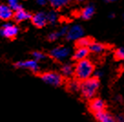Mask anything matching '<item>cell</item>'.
<instances>
[{"label": "cell", "instance_id": "cell-7", "mask_svg": "<svg viewBox=\"0 0 124 122\" xmlns=\"http://www.w3.org/2000/svg\"><path fill=\"white\" fill-rule=\"evenodd\" d=\"M32 24L36 26L37 28H43L46 26L47 23V17H46V13L44 12H38L35 15L32 16L31 19Z\"/></svg>", "mask_w": 124, "mask_h": 122}, {"label": "cell", "instance_id": "cell-26", "mask_svg": "<svg viewBox=\"0 0 124 122\" xmlns=\"http://www.w3.org/2000/svg\"><path fill=\"white\" fill-rule=\"evenodd\" d=\"M117 122H124V116L123 115H118L116 117Z\"/></svg>", "mask_w": 124, "mask_h": 122}, {"label": "cell", "instance_id": "cell-14", "mask_svg": "<svg viewBox=\"0 0 124 122\" xmlns=\"http://www.w3.org/2000/svg\"><path fill=\"white\" fill-rule=\"evenodd\" d=\"M14 19H16V21L17 22H22L25 20H27L28 19H32V16L30 14L27 12L24 9H20L18 11H16L14 15Z\"/></svg>", "mask_w": 124, "mask_h": 122}, {"label": "cell", "instance_id": "cell-21", "mask_svg": "<svg viewBox=\"0 0 124 122\" xmlns=\"http://www.w3.org/2000/svg\"><path fill=\"white\" fill-rule=\"evenodd\" d=\"M8 7L11 8L13 11H18L20 9H23L22 8V6L19 4V2L18 1H16V0H9L8 1Z\"/></svg>", "mask_w": 124, "mask_h": 122}, {"label": "cell", "instance_id": "cell-18", "mask_svg": "<svg viewBox=\"0 0 124 122\" xmlns=\"http://www.w3.org/2000/svg\"><path fill=\"white\" fill-rule=\"evenodd\" d=\"M93 41L90 39V38L88 37H82L80 39L77 40L78 48H89V45L92 43Z\"/></svg>", "mask_w": 124, "mask_h": 122}, {"label": "cell", "instance_id": "cell-9", "mask_svg": "<svg viewBox=\"0 0 124 122\" xmlns=\"http://www.w3.org/2000/svg\"><path fill=\"white\" fill-rule=\"evenodd\" d=\"M89 108H90V110L92 111L94 114H97V113L104 111L105 103L101 98H94L90 101Z\"/></svg>", "mask_w": 124, "mask_h": 122}, {"label": "cell", "instance_id": "cell-8", "mask_svg": "<svg viewBox=\"0 0 124 122\" xmlns=\"http://www.w3.org/2000/svg\"><path fill=\"white\" fill-rule=\"evenodd\" d=\"M16 68H22V69H28L30 71L37 73L39 71V66L38 62L35 60H28V61H23V62H17L15 63Z\"/></svg>", "mask_w": 124, "mask_h": 122}, {"label": "cell", "instance_id": "cell-12", "mask_svg": "<svg viewBox=\"0 0 124 122\" xmlns=\"http://www.w3.org/2000/svg\"><path fill=\"white\" fill-rule=\"evenodd\" d=\"M89 48H78L77 50H76V51L74 52L73 59L78 61V62L86 60L88 55H89Z\"/></svg>", "mask_w": 124, "mask_h": 122}, {"label": "cell", "instance_id": "cell-1", "mask_svg": "<svg viewBox=\"0 0 124 122\" xmlns=\"http://www.w3.org/2000/svg\"><path fill=\"white\" fill-rule=\"evenodd\" d=\"M94 72H95V68L92 62L89 61V59H86L78 62L75 66L74 74L78 80L83 82L85 80L91 78V75L94 74Z\"/></svg>", "mask_w": 124, "mask_h": 122}, {"label": "cell", "instance_id": "cell-2", "mask_svg": "<svg viewBox=\"0 0 124 122\" xmlns=\"http://www.w3.org/2000/svg\"><path fill=\"white\" fill-rule=\"evenodd\" d=\"M100 87V81L95 77L85 80L80 84V93L86 99H91L95 96Z\"/></svg>", "mask_w": 124, "mask_h": 122}, {"label": "cell", "instance_id": "cell-28", "mask_svg": "<svg viewBox=\"0 0 124 122\" xmlns=\"http://www.w3.org/2000/svg\"><path fill=\"white\" fill-rule=\"evenodd\" d=\"M113 16H114V14H110V15H109V18H113Z\"/></svg>", "mask_w": 124, "mask_h": 122}, {"label": "cell", "instance_id": "cell-13", "mask_svg": "<svg viewBox=\"0 0 124 122\" xmlns=\"http://www.w3.org/2000/svg\"><path fill=\"white\" fill-rule=\"evenodd\" d=\"M95 13V8L93 5H88L80 12V18L83 19H89Z\"/></svg>", "mask_w": 124, "mask_h": 122}, {"label": "cell", "instance_id": "cell-24", "mask_svg": "<svg viewBox=\"0 0 124 122\" xmlns=\"http://www.w3.org/2000/svg\"><path fill=\"white\" fill-rule=\"evenodd\" d=\"M59 37H61V36H60V34H59V32L58 30V31H54L52 32V33H50L49 35L47 36V39H48V40H50V41H54L56 39H58Z\"/></svg>", "mask_w": 124, "mask_h": 122}, {"label": "cell", "instance_id": "cell-19", "mask_svg": "<svg viewBox=\"0 0 124 122\" xmlns=\"http://www.w3.org/2000/svg\"><path fill=\"white\" fill-rule=\"evenodd\" d=\"M46 17H47V23H50L52 25H54L58 21V13L55 10H50L48 13H46Z\"/></svg>", "mask_w": 124, "mask_h": 122}, {"label": "cell", "instance_id": "cell-3", "mask_svg": "<svg viewBox=\"0 0 124 122\" xmlns=\"http://www.w3.org/2000/svg\"><path fill=\"white\" fill-rule=\"evenodd\" d=\"M43 82L53 86H59L63 83V76L56 72H46L41 75Z\"/></svg>", "mask_w": 124, "mask_h": 122}, {"label": "cell", "instance_id": "cell-29", "mask_svg": "<svg viewBox=\"0 0 124 122\" xmlns=\"http://www.w3.org/2000/svg\"><path fill=\"white\" fill-rule=\"evenodd\" d=\"M123 19H124V15H123Z\"/></svg>", "mask_w": 124, "mask_h": 122}, {"label": "cell", "instance_id": "cell-5", "mask_svg": "<svg viewBox=\"0 0 124 122\" xmlns=\"http://www.w3.org/2000/svg\"><path fill=\"white\" fill-rule=\"evenodd\" d=\"M70 54V49L65 46H59V47L54 48L53 50H51L49 52V55L55 60L61 61V60L66 59L67 57H69Z\"/></svg>", "mask_w": 124, "mask_h": 122}, {"label": "cell", "instance_id": "cell-25", "mask_svg": "<svg viewBox=\"0 0 124 122\" xmlns=\"http://www.w3.org/2000/svg\"><path fill=\"white\" fill-rule=\"evenodd\" d=\"M102 76V72L101 71V70H97V71L94 72V77L95 78L99 79L100 77H101Z\"/></svg>", "mask_w": 124, "mask_h": 122}, {"label": "cell", "instance_id": "cell-10", "mask_svg": "<svg viewBox=\"0 0 124 122\" xmlns=\"http://www.w3.org/2000/svg\"><path fill=\"white\" fill-rule=\"evenodd\" d=\"M95 118L98 122H117L116 118H114L112 115L105 110L95 114Z\"/></svg>", "mask_w": 124, "mask_h": 122}, {"label": "cell", "instance_id": "cell-6", "mask_svg": "<svg viewBox=\"0 0 124 122\" xmlns=\"http://www.w3.org/2000/svg\"><path fill=\"white\" fill-rule=\"evenodd\" d=\"M83 33H84L83 28L79 25H74L69 28L66 39L68 40H78L83 37Z\"/></svg>", "mask_w": 124, "mask_h": 122}, {"label": "cell", "instance_id": "cell-20", "mask_svg": "<svg viewBox=\"0 0 124 122\" xmlns=\"http://www.w3.org/2000/svg\"><path fill=\"white\" fill-rule=\"evenodd\" d=\"M68 2L69 1H67V0H52V1H50V4L54 8L59 9V8L65 7L68 4Z\"/></svg>", "mask_w": 124, "mask_h": 122}, {"label": "cell", "instance_id": "cell-11", "mask_svg": "<svg viewBox=\"0 0 124 122\" xmlns=\"http://www.w3.org/2000/svg\"><path fill=\"white\" fill-rule=\"evenodd\" d=\"M13 17V10L8 5L1 4L0 6V19L2 20H9Z\"/></svg>", "mask_w": 124, "mask_h": 122}, {"label": "cell", "instance_id": "cell-23", "mask_svg": "<svg viewBox=\"0 0 124 122\" xmlns=\"http://www.w3.org/2000/svg\"><path fill=\"white\" fill-rule=\"evenodd\" d=\"M115 58L117 60L124 61V48H120L115 51Z\"/></svg>", "mask_w": 124, "mask_h": 122}, {"label": "cell", "instance_id": "cell-16", "mask_svg": "<svg viewBox=\"0 0 124 122\" xmlns=\"http://www.w3.org/2000/svg\"><path fill=\"white\" fill-rule=\"evenodd\" d=\"M74 71H75V68H73L72 65L70 64V63H65V64H63L61 67L62 75H63V76H66V77L71 76V75L74 74Z\"/></svg>", "mask_w": 124, "mask_h": 122}, {"label": "cell", "instance_id": "cell-17", "mask_svg": "<svg viewBox=\"0 0 124 122\" xmlns=\"http://www.w3.org/2000/svg\"><path fill=\"white\" fill-rule=\"evenodd\" d=\"M80 84L77 80H71L68 84V90L72 92V93H76L78 91H80Z\"/></svg>", "mask_w": 124, "mask_h": 122}, {"label": "cell", "instance_id": "cell-15", "mask_svg": "<svg viewBox=\"0 0 124 122\" xmlns=\"http://www.w3.org/2000/svg\"><path fill=\"white\" fill-rule=\"evenodd\" d=\"M89 51H91L93 53H101L105 51V45H103L102 43L100 42H96V41H93L92 43L89 45Z\"/></svg>", "mask_w": 124, "mask_h": 122}, {"label": "cell", "instance_id": "cell-4", "mask_svg": "<svg viewBox=\"0 0 124 122\" xmlns=\"http://www.w3.org/2000/svg\"><path fill=\"white\" fill-rule=\"evenodd\" d=\"M0 33L7 39H14L18 33V28L13 23H6L2 25Z\"/></svg>", "mask_w": 124, "mask_h": 122}, {"label": "cell", "instance_id": "cell-27", "mask_svg": "<svg viewBox=\"0 0 124 122\" xmlns=\"http://www.w3.org/2000/svg\"><path fill=\"white\" fill-rule=\"evenodd\" d=\"M37 3H38V5H40V6H44V5L46 4V2L45 0H38Z\"/></svg>", "mask_w": 124, "mask_h": 122}, {"label": "cell", "instance_id": "cell-22", "mask_svg": "<svg viewBox=\"0 0 124 122\" xmlns=\"http://www.w3.org/2000/svg\"><path fill=\"white\" fill-rule=\"evenodd\" d=\"M32 56H33L34 60L37 61V62L46 59V55H45L43 52H41V51H34V52L32 53Z\"/></svg>", "mask_w": 124, "mask_h": 122}]
</instances>
